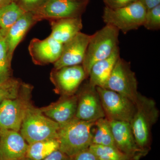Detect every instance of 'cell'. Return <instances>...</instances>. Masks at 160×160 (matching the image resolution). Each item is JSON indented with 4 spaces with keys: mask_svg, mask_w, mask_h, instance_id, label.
Returning a JSON list of instances; mask_svg holds the SVG:
<instances>
[{
    "mask_svg": "<svg viewBox=\"0 0 160 160\" xmlns=\"http://www.w3.org/2000/svg\"><path fill=\"white\" fill-rule=\"evenodd\" d=\"M134 104L135 111L130 122L132 130L139 147L149 152L152 128L157 122L159 112L154 100L140 92Z\"/></svg>",
    "mask_w": 160,
    "mask_h": 160,
    "instance_id": "obj_1",
    "label": "cell"
},
{
    "mask_svg": "<svg viewBox=\"0 0 160 160\" xmlns=\"http://www.w3.org/2000/svg\"><path fill=\"white\" fill-rule=\"evenodd\" d=\"M95 122H86L75 118L60 125L58 139L59 150L69 158L89 149L92 145Z\"/></svg>",
    "mask_w": 160,
    "mask_h": 160,
    "instance_id": "obj_2",
    "label": "cell"
},
{
    "mask_svg": "<svg viewBox=\"0 0 160 160\" xmlns=\"http://www.w3.org/2000/svg\"><path fill=\"white\" fill-rule=\"evenodd\" d=\"M60 125L46 116L42 109L29 104L20 131L28 144L50 139H58Z\"/></svg>",
    "mask_w": 160,
    "mask_h": 160,
    "instance_id": "obj_3",
    "label": "cell"
},
{
    "mask_svg": "<svg viewBox=\"0 0 160 160\" xmlns=\"http://www.w3.org/2000/svg\"><path fill=\"white\" fill-rule=\"evenodd\" d=\"M119 32L115 27L106 25L91 35L82 65L87 78L95 63L109 57L119 47Z\"/></svg>",
    "mask_w": 160,
    "mask_h": 160,
    "instance_id": "obj_4",
    "label": "cell"
},
{
    "mask_svg": "<svg viewBox=\"0 0 160 160\" xmlns=\"http://www.w3.org/2000/svg\"><path fill=\"white\" fill-rule=\"evenodd\" d=\"M146 11V8L139 1L117 9H111L105 6L103 21L106 25L113 26L126 34L143 26Z\"/></svg>",
    "mask_w": 160,
    "mask_h": 160,
    "instance_id": "obj_5",
    "label": "cell"
},
{
    "mask_svg": "<svg viewBox=\"0 0 160 160\" xmlns=\"http://www.w3.org/2000/svg\"><path fill=\"white\" fill-rule=\"evenodd\" d=\"M31 86L23 83L18 96L5 100L0 105V129L19 132L30 102Z\"/></svg>",
    "mask_w": 160,
    "mask_h": 160,
    "instance_id": "obj_6",
    "label": "cell"
},
{
    "mask_svg": "<svg viewBox=\"0 0 160 160\" xmlns=\"http://www.w3.org/2000/svg\"><path fill=\"white\" fill-rule=\"evenodd\" d=\"M103 88L115 92L134 103L139 93L138 83L130 63L119 58Z\"/></svg>",
    "mask_w": 160,
    "mask_h": 160,
    "instance_id": "obj_7",
    "label": "cell"
},
{
    "mask_svg": "<svg viewBox=\"0 0 160 160\" xmlns=\"http://www.w3.org/2000/svg\"><path fill=\"white\" fill-rule=\"evenodd\" d=\"M96 89L107 119L130 122L135 111L133 102L109 89L98 87Z\"/></svg>",
    "mask_w": 160,
    "mask_h": 160,
    "instance_id": "obj_8",
    "label": "cell"
},
{
    "mask_svg": "<svg viewBox=\"0 0 160 160\" xmlns=\"http://www.w3.org/2000/svg\"><path fill=\"white\" fill-rule=\"evenodd\" d=\"M88 3L76 0H46L39 8L32 12L38 22L43 20L82 18Z\"/></svg>",
    "mask_w": 160,
    "mask_h": 160,
    "instance_id": "obj_9",
    "label": "cell"
},
{
    "mask_svg": "<svg viewBox=\"0 0 160 160\" xmlns=\"http://www.w3.org/2000/svg\"><path fill=\"white\" fill-rule=\"evenodd\" d=\"M78 91L75 118L90 122L106 118L96 87L91 86L88 82Z\"/></svg>",
    "mask_w": 160,
    "mask_h": 160,
    "instance_id": "obj_10",
    "label": "cell"
},
{
    "mask_svg": "<svg viewBox=\"0 0 160 160\" xmlns=\"http://www.w3.org/2000/svg\"><path fill=\"white\" fill-rule=\"evenodd\" d=\"M50 78L59 93L62 95H72L77 92L87 77L82 66L80 65L53 69Z\"/></svg>",
    "mask_w": 160,
    "mask_h": 160,
    "instance_id": "obj_11",
    "label": "cell"
},
{
    "mask_svg": "<svg viewBox=\"0 0 160 160\" xmlns=\"http://www.w3.org/2000/svg\"><path fill=\"white\" fill-rule=\"evenodd\" d=\"M116 147L123 153L138 160L148 152L138 146L129 122L109 120Z\"/></svg>",
    "mask_w": 160,
    "mask_h": 160,
    "instance_id": "obj_12",
    "label": "cell"
},
{
    "mask_svg": "<svg viewBox=\"0 0 160 160\" xmlns=\"http://www.w3.org/2000/svg\"><path fill=\"white\" fill-rule=\"evenodd\" d=\"M90 37L91 35L80 32L63 44L62 53L58 59L53 64V69L82 65Z\"/></svg>",
    "mask_w": 160,
    "mask_h": 160,
    "instance_id": "obj_13",
    "label": "cell"
},
{
    "mask_svg": "<svg viewBox=\"0 0 160 160\" xmlns=\"http://www.w3.org/2000/svg\"><path fill=\"white\" fill-rule=\"evenodd\" d=\"M63 44L50 36L45 39L33 38L29 46V54L35 65L45 66L54 64L59 58Z\"/></svg>",
    "mask_w": 160,
    "mask_h": 160,
    "instance_id": "obj_14",
    "label": "cell"
},
{
    "mask_svg": "<svg viewBox=\"0 0 160 160\" xmlns=\"http://www.w3.org/2000/svg\"><path fill=\"white\" fill-rule=\"evenodd\" d=\"M29 144L19 132L0 129V160H23Z\"/></svg>",
    "mask_w": 160,
    "mask_h": 160,
    "instance_id": "obj_15",
    "label": "cell"
},
{
    "mask_svg": "<svg viewBox=\"0 0 160 160\" xmlns=\"http://www.w3.org/2000/svg\"><path fill=\"white\" fill-rule=\"evenodd\" d=\"M77 94L63 95L58 102L42 109L46 116L60 125L67 123L75 118L77 107Z\"/></svg>",
    "mask_w": 160,
    "mask_h": 160,
    "instance_id": "obj_16",
    "label": "cell"
},
{
    "mask_svg": "<svg viewBox=\"0 0 160 160\" xmlns=\"http://www.w3.org/2000/svg\"><path fill=\"white\" fill-rule=\"evenodd\" d=\"M38 22L34 15L31 12H26L9 29L5 39L8 57L12 62L14 51L22 42L29 29Z\"/></svg>",
    "mask_w": 160,
    "mask_h": 160,
    "instance_id": "obj_17",
    "label": "cell"
},
{
    "mask_svg": "<svg viewBox=\"0 0 160 160\" xmlns=\"http://www.w3.org/2000/svg\"><path fill=\"white\" fill-rule=\"evenodd\" d=\"M49 22L52 31L49 36L63 45L80 32L83 27L82 18H66Z\"/></svg>",
    "mask_w": 160,
    "mask_h": 160,
    "instance_id": "obj_18",
    "label": "cell"
},
{
    "mask_svg": "<svg viewBox=\"0 0 160 160\" xmlns=\"http://www.w3.org/2000/svg\"><path fill=\"white\" fill-rule=\"evenodd\" d=\"M119 47L106 58L96 62L89 72V82L95 87L103 88L106 84L118 59L120 57Z\"/></svg>",
    "mask_w": 160,
    "mask_h": 160,
    "instance_id": "obj_19",
    "label": "cell"
},
{
    "mask_svg": "<svg viewBox=\"0 0 160 160\" xmlns=\"http://www.w3.org/2000/svg\"><path fill=\"white\" fill-rule=\"evenodd\" d=\"M58 138L43 140L29 144L26 158L30 160H43L52 152L59 149Z\"/></svg>",
    "mask_w": 160,
    "mask_h": 160,
    "instance_id": "obj_20",
    "label": "cell"
},
{
    "mask_svg": "<svg viewBox=\"0 0 160 160\" xmlns=\"http://www.w3.org/2000/svg\"><path fill=\"white\" fill-rule=\"evenodd\" d=\"M92 145L116 147L109 121L106 118L95 122Z\"/></svg>",
    "mask_w": 160,
    "mask_h": 160,
    "instance_id": "obj_21",
    "label": "cell"
},
{
    "mask_svg": "<svg viewBox=\"0 0 160 160\" xmlns=\"http://www.w3.org/2000/svg\"><path fill=\"white\" fill-rule=\"evenodd\" d=\"M25 12L13 2L0 9V33L5 37L10 28Z\"/></svg>",
    "mask_w": 160,
    "mask_h": 160,
    "instance_id": "obj_22",
    "label": "cell"
},
{
    "mask_svg": "<svg viewBox=\"0 0 160 160\" xmlns=\"http://www.w3.org/2000/svg\"><path fill=\"white\" fill-rule=\"evenodd\" d=\"M89 149L99 159L109 160H134L117 147L91 145Z\"/></svg>",
    "mask_w": 160,
    "mask_h": 160,
    "instance_id": "obj_23",
    "label": "cell"
},
{
    "mask_svg": "<svg viewBox=\"0 0 160 160\" xmlns=\"http://www.w3.org/2000/svg\"><path fill=\"white\" fill-rule=\"evenodd\" d=\"M11 72L5 37L0 33V85L11 78Z\"/></svg>",
    "mask_w": 160,
    "mask_h": 160,
    "instance_id": "obj_24",
    "label": "cell"
},
{
    "mask_svg": "<svg viewBox=\"0 0 160 160\" xmlns=\"http://www.w3.org/2000/svg\"><path fill=\"white\" fill-rule=\"evenodd\" d=\"M23 83L16 79L11 78L0 85V105L5 100L18 96Z\"/></svg>",
    "mask_w": 160,
    "mask_h": 160,
    "instance_id": "obj_25",
    "label": "cell"
},
{
    "mask_svg": "<svg viewBox=\"0 0 160 160\" xmlns=\"http://www.w3.org/2000/svg\"><path fill=\"white\" fill-rule=\"evenodd\" d=\"M142 26L152 31L160 29V5L147 10Z\"/></svg>",
    "mask_w": 160,
    "mask_h": 160,
    "instance_id": "obj_26",
    "label": "cell"
},
{
    "mask_svg": "<svg viewBox=\"0 0 160 160\" xmlns=\"http://www.w3.org/2000/svg\"><path fill=\"white\" fill-rule=\"evenodd\" d=\"M26 12H33L42 5L46 0H12Z\"/></svg>",
    "mask_w": 160,
    "mask_h": 160,
    "instance_id": "obj_27",
    "label": "cell"
},
{
    "mask_svg": "<svg viewBox=\"0 0 160 160\" xmlns=\"http://www.w3.org/2000/svg\"><path fill=\"white\" fill-rule=\"evenodd\" d=\"M105 6L111 9L123 8L138 2V0H102Z\"/></svg>",
    "mask_w": 160,
    "mask_h": 160,
    "instance_id": "obj_28",
    "label": "cell"
},
{
    "mask_svg": "<svg viewBox=\"0 0 160 160\" xmlns=\"http://www.w3.org/2000/svg\"><path fill=\"white\" fill-rule=\"evenodd\" d=\"M70 160H100V159L91 150L88 149L70 158Z\"/></svg>",
    "mask_w": 160,
    "mask_h": 160,
    "instance_id": "obj_29",
    "label": "cell"
},
{
    "mask_svg": "<svg viewBox=\"0 0 160 160\" xmlns=\"http://www.w3.org/2000/svg\"><path fill=\"white\" fill-rule=\"evenodd\" d=\"M43 160H70V158L58 149L52 152Z\"/></svg>",
    "mask_w": 160,
    "mask_h": 160,
    "instance_id": "obj_30",
    "label": "cell"
},
{
    "mask_svg": "<svg viewBox=\"0 0 160 160\" xmlns=\"http://www.w3.org/2000/svg\"><path fill=\"white\" fill-rule=\"evenodd\" d=\"M138 1L146 8V10H148L158 5H160V0H138Z\"/></svg>",
    "mask_w": 160,
    "mask_h": 160,
    "instance_id": "obj_31",
    "label": "cell"
},
{
    "mask_svg": "<svg viewBox=\"0 0 160 160\" xmlns=\"http://www.w3.org/2000/svg\"><path fill=\"white\" fill-rule=\"evenodd\" d=\"M12 2V0H0V9Z\"/></svg>",
    "mask_w": 160,
    "mask_h": 160,
    "instance_id": "obj_32",
    "label": "cell"
},
{
    "mask_svg": "<svg viewBox=\"0 0 160 160\" xmlns=\"http://www.w3.org/2000/svg\"><path fill=\"white\" fill-rule=\"evenodd\" d=\"M76 1H79V2H83L89 3L90 0H76Z\"/></svg>",
    "mask_w": 160,
    "mask_h": 160,
    "instance_id": "obj_33",
    "label": "cell"
},
{
    "mask_svg": "<svg viewBox=\"0 0 160 160\" xmlns=\"http://www.w3.org/2000/svg\"><path fill=\"white\" fill-rule=\"evenodd\" d=\"M23 160H30L29 159L27 158H26V159H25Z\"/></svg>",
    "mask_w": 160,
    "mask_h": 160,
    "instance_id": "obj_34",
    "label": "cell"
},
{
    "mask_svg": "<svg viewBox=\"0 0 160 160\" xmlns=\"http://www.w3.org/2000/svg\"><path fill=\"white\" fill-rule=\"evenodd\" d=\"M100 160H109L104 159H100Z\"/></svg>",
    "mask_w": 160,
    "mask_h": 160,
    "instance_id": "obj_35",
    "label": "cell"
}]
</instances>
